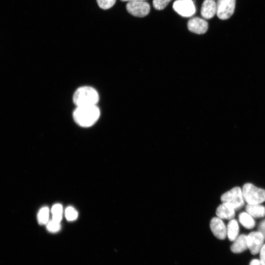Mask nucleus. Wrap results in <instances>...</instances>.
Here are the masks:
<instances>
[{"label": "nucleus", "mask_w": 265, "mask_h": 265, "mask_svg": "<svg viewBox=\"0 0 265 265\" xmlns=\"http://www.w3.org/2000/svg\"><path fill=\"white\" fill-rule=\"evenodd\" d=\"M100 116V111L97 105L77 107L73 115L75 122L85 128L94 125Z\"/></svg>", "instance_id": "f257e3e1"}, {"label": "nucleus", "mask_w": 265, "mask_h": 265, "mask_svg": "<svg viewBox=\"0 0 265 265\" xmlns=\"http://www.w3.org/2000/svg\"><path fill=\"white\" fill-rule=\"evenodd\" d=\"M99 96L97 91L91 87L79 88L74 94L73 102L77 107L97 105Z\"/></svg>", "instance_id": "f03ea898"}, {"label": "nucleus", "mask_w": 265, "mask_h": 265, "mask_svg": "<svg viewBox=\"0 0 265 265\" xmlns=\"http://www.w3.org/2000/svg\"><path fill=\"white\" fill-rule=\"evenodd\" d=\"M242 193L245 201L249 204H260L265 202V190L252 184L244 185Z\"/></svg>", "instance_id": "7ed1b4c3"}, {"label": "nucleus", "mask_w": 265, "mask_h": 265, "mask_svg": "<svg viewBox=\"0 0 265 265\" xmlns=\"http://www.w3.org/2000/svg\"><path fill=\"white\" fill-rule=\"evenodd\" d=\"M222 203L231 204L235 210H240L245 205L242 190L240 187H235L231 190L226 192L221 197Z\"/></svg>", "instance_id": "20e7f679"}, {"label": "nucleus", "mask_w": 265, "mask_h": 265, "mask_svg": "<svg viewBox=\"0 0 265 265\" xmlns=\"http://www.w3.org/2000/svg\"><path fill=\"white\" fill-rule=\"evenodd\" d=\"M235 5L236 0H218L217 16L221 20L229 19L234 13Z\"/></svg>", "instance_id": "39448f33"}, {"label": "nucleus", "mask_w": 265, "mask_h": 265, "mask_svg": "<svg viewBox=\"0 0 265 265\" xmlns=\"http://www.w3.org/2000/svg\"><path fill=\"white\" fill-rule=\"evenodd\" d=\"M173 8L178 14L185 17L193 16L196 12L192 0H177L173 3Z\"/></svg>", "instance_id": "423d86ee"}, {"label": "nucleus", "mask_w": 265, "mask_h": 265, "mask_svg": "<svg viewBox=\"0 0 265 265\" xmlns=\"http://www.w3.org/2000/svg\"><path fill=\"white\" fill-rule=\"evenodd\" d=\"M126 9L130 14L134 16L143 17L149 14L150 6L143 1H130L127 3Z\"/></svg>", "instance_id": "0eeeda50"}, {"label": "nucleus", "mask_w": 265, "mask_h": 265, "mask_svg": "<svg viewBox=\"0 0 265 265\" xmlns=\"http://www.w3.org/2000/svg\"><path fill=\"white\" fill-rule=\"evenodd\" d=\"M265 238L259 232H254L247 236L248 249L253 255L259 253L264 244Z\"/></svg>", "instance_id": "6e6552de"}, {"label": "nucleus", "mask_w": 265, "mask_h": 265, "mask_svg": "<svg viewBox=\"0 0 265 265\" xmlns=\"http://www.w3.org/2000/svg\"><path fill=\"white\" fill-rule=\"evenodd\" d=\"M210 229L214 235L219 240H224L227 237V228L221 219L213 218L210 222Z\"/></svg>", "instance_id": "1a4fd4ad"}, {"label": "nucleus", "mask_w": 265, "mask_h": 265, "mask_svg": "<svg viewBox=\"0 0 265 265\" xmlns=\"http://www.w3.org/2000/svg\"><path fill=\"white\" fill-rule=\"evenodd\" d=\"M187 28L190 31L199 34H204L208 29V22L200 17H194L187 22Z\"/></svg>", "instance_id": "9d476101"}, {"label": "nucleus", "mask_w": 265, "mask_h": 265, "mask_svg": "<svg viewBox=\"0 0 265 265\" xmlns=\"http://www.w3.org/2000/svg\"><path fill=\"white\" fill-rule=\"evenodd\" d=\"M235 210L230 204L222 203L217 208L216 215L221 219H226L232 220L234 219L235 216Z\"/></svg>", "instance_id": "9b49d317"}, {"label": "nucleus", "mask_w": 265, "mask_h": 265, "mask_svg": "<svg viewBox=\"0 0 265 265\" xmlns=\"http://www.w3.org/2000/svg\"><path fill=\"white\" fill-rule=\"evenodd\" d=\"M217 14V3L215 0H204L201 9V15L206 19H210Z\"/></svg>", "instance_id": "f8f14e48"}, {"label": "nucleus", "mask_w": 265, "mask_h": 265, "mask_svg": "<svg viewBox=\"0 0 265 265\" xmlns=\"http://www.w3.org/2000/svg\"><path fill=\"white\" fill-rule=\"evenodd\" d=\"M248 249L247 236L245 234L239 236L231 248L232 251L234 253H242Z\"/></svg>", "instance_id": "ddd939ff"}, {"label": "nucleus", "mask_w": 265, "mask_h": 265, "mask_svg": "<svg viewBox=\"0 0 265 265\" xmlns=\"http://www.w3.org/2000/svg\"><path fill=\"white\" fill-rule=\"evenodd\" d=\"M239 226L237 221L233 219L229 222L227 228V236L231 241L234 242L239 236Z\"/></svg>", "instance_id": "4468645a"}, {"label": "nucleus", "mask_w": 265, "mask_h": 265, "mask_svg": "<svg viewBox=\"0 0 265 265\" xmlns=\"http://www.w3.org/2000/svg\"><path fill=\"white\" fill-rule=\"evenodd\" d=\"M246 210L253 218H260L265 216V207L260 204H248Z\"/></svg>", "instance_id": "2eb2a0df"}, {"label": "nucleus", "mask_w": 265, "mask_h": 265, "mask_svg": "<svg viewBox=\"0 0 265 265\" xmlns=\"http://www.w3.org/2000/svg\"><path fill=\"white\" fill-rule=\"evenodd\" d=\"M239 219L240 223L246 229L251 230L254 228L255 221L253 218L247 212H243L239 215Z\"/></svg>", "instance_id": "dca6fc26"}, {"label": "nucleus", "mask_w": 265, "mask_h": 265, "mask_svg": "<svg viewBox=\"0 0 265 265\" xmlns=\"http://www.w3.org/2000/svg\"><path fill=\"white\" fill-rule=\"evenodd\" d=\"M49 209L47 207L42 208L37 214L38 222L40 224H47L49 222Z\"/></svg>", "instance_id": "f3484780"}, {"label": "nucleus", "mask_w": 265, "mask_h": 265, "mask_svg": "<svg viewBox=\"0 0 265 265\" xmlns=\"http://www.w3.org/2000/svg\"><path fill=\"white\" fill-rule=\"evenodd\" d=\"M65 216L68 220L73 221L78 218V213L73 207L69 206L65 210Z\"/></svg>", "instance_id": "a211bd4d"}, {"label": "nucleus", "mask_w": 265, "mask_h": 265, "mask_svg": "<svg viewBox=\"0 0 265 265\" xmlns=\"http://www.w3.org/2000/svg\"><path fill=\"white\" fill-rule=\"evenodd\" d=\"M98 5L103 10H108L115 4L116 0H97Z\"/></svg>", "instance_id": "6ab92c4d"}, {"label": "nucleus", "mask_w": 265, "mask_h": 265, "mask_svg": "<svg viewBox=\"0 0 265 265\" xmlns=\"http://www.w3.org/2000/svg\"><path fill=\"white\" fill-rule=\"evenodd\" d=\"M171 0H154L153 5L154 8L158 11L164 10Z\"/></svg>", "instance_id": "aec40b11"}, {"label": "nucleus", "mask_w": 265, "mask_h": 265, "mask_svg": "<svg viewBox=\"0 0 265 265\" xmlns=\"http://www.w3.org/2000/svg\"><path fill=\"white\" fill-rule=\"evenodd\" d=\"M60 223L54 221L53 220L49 221L47 223V229L50 233H57L61 230Z\"/></svg>", "instance_id": "412c9836"}, {"label": "nucleus", "mask_w": 265, "mask_h": 265, "mask_svg": "<svg viewBox=\"0 0 265 265\" xmlns=\"http://www.w3.org/2000/svg\"><path fill=\"white\" fill-rule=\"evenodd\" d=\"M62 206L60 204H56L54 205L51 210V212L53 215H62Z\"/></svg>", "instance_id": "4be33fe9"}, {"label": "nucleus", "mask_w": 265, "mask_h": 265, "mask_svg": "<svg viewBox=\"0 0 265 265\" xmlns=\"http://www.w3.org/2000/svg\"><path fill=\"white\" fill-rule=\"evenodd\" d=\"M258 230L263 235L265 240V219L260 222Z\"/></svg>", "instance_id": "5701e85b"}, {"label": "nucleus", "mask_w": 265, "mask_h": 265, "mask_svg": "<svg viewBox=\"0 0 265 265\" xmlns=\"http://www.w3.org/2000/svg\"><path fill=\"white\" fill-rule=\"evenodd\" d=\"M260 260L263 265H265V244H264L259 252Z\"/></svg>", "instance_id": "b1692460"}, {"label": "nucleus", "mask_w": 265, "mask_h": 265, "mask_svg": "<svg viewBox=\"0 0 265 265\" xmlns=\"http://www.w3.org/2000/svg\"><path fill=\"white\" fill-rule=\"evenodd\" d=\"M62 215H53L52 220L57 222L60 223L62 219Z\"/></svg>", "instance_id": "393cba45"}, {"label": "nucleus", "mask_w": 265, "mask_h": 265, "mask_svg": "<svg viewBox=\"0 0 265 265\" xmlns=\"http://www.w3.org/2000/svg\"><path fill=\"white\" fill-rule=\"evenodd\" d=\"M249 265H263L261 263V261L258 259H253L250 263Z\"/></svg>", "instance_id": "a878e982"}, {"label": "nucleus", "mask_w": 265, "mask_h": 265, "mask_svg": "<svg viewBox=\"0 0 265 265\" xmlns=\"http://www.w3.org/2000/svg\"><path fill=\"white\" fill-rule=\"evenodd\" d=\"M123 2H130V1H144V0H121Z\"/></svg>", "instance_id": "bb28decb"}]
</instances>
